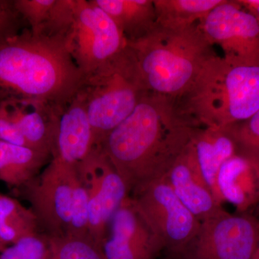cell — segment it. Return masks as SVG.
Here are the masks:
<instances>
[{
	"label": "cell",
	"mask_w": 259,
	"mask_h": 259,
	"mask_svg": "<svg viewBox=\"0 0 259 259\" xmlns=\"http://www.w3.org/2000/svg\"><path fill=\"white\" fill-rule=\"evenodd\" d=\"M94 148L93 130L79 91L56 116L52 158L77 165Z\"/></svg>",
	"instance_id": "5bb4252c"
},
{
	"label": "cell",
	"mask_w": 259,
	"mask_h": 259,
	"mask_svg": "<svg viewBox=\"0 0 259 259\" xmlns=\"http://www.w3.org/2000/svg\"><path fill=\"white\" fill-rule=\"evenodd\" d=\"M10 116L28 148L52 156L56 116L61 111L42 105L6 102Z\"/></svg>",
	"instance_id": "e0dca14e"
},
{
	"label": "cell",
	"mask_w": 259,
	"mask_h": 259,
	"mask_svg": "<svg viewBox=\"0 0 259 259\" xmlns=\"http://www.w3.org/2000/svg\"><path fill=\"white\" fill-rule=\"evenodd\" d=\"M27 28L13 0H0V48Z\"/></svg>",
	"instance_id": "4316f807"
},
{
	"label": "cell",
	"mask_w": 259,
	"mask_h": 259,
	"mask_svg": "<svg viewBox=\"0 0 259 259\" xmlns=\"http://www.w3.org/2000/svg\"><path fill=\"white\" fill-rule=\"evenodd\" d=\"M175 100L180 115L196 128L240 123L259 110V65L232 64L215 54Z\"/></svg>",
	"instance_id": "3957f363"
},
{
	"label": "cell",
	"mask_w": 259,
	"mask_h": 259,
	"mask_svg": "<svg viewBox=\"0 0 259 259\" xmlns=\"http://www.w3.org/2000/svg\"><path fill=\"white\" fill-rule=\"evenodd\" d=\"M76 167L88 191L90 236L102 246L112 218L130 190L100 147L94 148Z\"/></svg>",
	"instance_id": "30bf717a"
},
{
	"label": "cell",
	"mask_w": 259,
	"mask_h": 259,
	"mask_svg": "<svg viewBox=\"0 0 259 259\" xmlns=\"http://www.w3.org/2000/svg\"><path fill=\"white\" fill-rule=\"evenodd\" d=\"M113 20L127 41L146 36L157 26L153 0H93Z\"/></svg>",
	"instance_id": "ac0fdd59"
},
{
	"label": "cell",
	"mask_w": 259,
	"mask_h": 259,
	"mask_svg": "<svg viewBox=\"0 0 259 259\" xmlns=\"http://www.w3.org/2000/svg\"><path fill=\"white\" fill-rule=\"evenodd\" d=\"M51 159L48 153L0 141V181L18 190L36 177Z\"/></svg>",
	"instance_id": "d6986e66"
},
{
	"label": "cell",
	"mask_w": 259,
	"mask_h": 259,
	"mask_svg": "<svg viewBox=\"0 0 259 259\" xmlns=\"http://www.w3.org/2000/svg\"><path fill=\"white\" fill-rule=\"evenodd\" d=\"M224 0H153L157 25L180 29L198 24Z\"/></svg>",
	"instance_id": "ffe728a7"
},
{
	"label": "cell",
	"mask_w": 259,
	"mask_h": 259,
	"mask_svg": "<svg viewBox=\"0 0 259 259\" xmlns=\"http://www.w3.org/2000/svg\"><path fill=\"white\" fill-rule=\"evenodd\" d=\"M65 236L92 238L89 227L88 191L80 179L79 173L74 186L71 220Z\"/></svg>",
	"instance_id": "d4e9b609"
},
{
	"label": "cell",
	"mask_w": 259,
	"mask_h": 259,
	"mask_svg": "<svg viewBox=\"0 0 259 259\" xmlns=\"http://www.w3.org/2000/svg\"><path fill=\"white\" fill-rule=\"evenodd\" d=\"M77 177L76 164L53 158L36 177L13 190L28 201L42 233L50 237L66 235Z\"/></svg>",
	"instance_id": "ba28073f"
},
{
	"label": "cell",
	"mask_w": 259,
	"mask_h": 259,
	"mask_svg": "<svg viewBox=\"0 0 259 259\" xmlns=\"http://www.w3.org/2000/svg\"><path fill=\"white\" fill-rule=\"evenodd\" d=\"M0 141L28 148L23 135L12 120L6 102H0Z\"/></svg>",
	"instance_id": "83f0119b"
},
{
	"label": "cell",
	"mask_w": 259,
	"mask_h": 259,
	"mask_svg": "<svg viewBox=\"0 0 259 259\" xmlns=\"http://www.w3.org/2000/svg\"><path fill=\"white\" fill-rule=\"evenodd\" d=\"M49 259H106L102 246L92 238L50 237Z\"/></svg>",
	"instance_id": "7402d4cb"
},
{
	"label": "cell",
	"mask_w": 259,
	"mask_h": 259,
	"mask_svg": "<svg viewBox=\"0 0 259 259\" xmlns=\"http://www.w3.org/2000/svg\"><path fill=\"white\" fill-rule=\"evenodd\" d=\"M253 259H259V250H257L256 253H255L254 258Z\"/></svg>",
	"instance_id": "f546056e"
},
{
	"label": "cell",
	"mask_w": 259,
	"mask_h": 259,
	"mask_svg": "<svg viewBox=\"0 0 259 259\" xmlns=\"http://www.w3.org/2000/svg\"><path fill=\"white\" fill-rule=\"evenodd\" d=\"M56 2V0H13L15 8L35 35L41 33L50 18Z\"/></svg>",
	"instance_id": "484cf974"
},
{
	"label": "cell",
	"mask_w": 259,
	"mask_h": 259,
	"mask_svg": "<svg viewBox=\"0 0 259 259\" xmlns=\"http://www.w3.org/2000/svg\"><path fill=\"white\" fill-rule=\"evenodd\" d=\"M130 197L163 248L182 254L197 236L201 223L177 197L166 177L138 187Z\"/></svg>",
	"instance_id": "52a82bcc"
},
{
	"label": "cell",
	"mask_w": 259,
	"mask_h": 259,
	"mask_svg": "<svg viewBox=\"0 0 259 259\" xmlns=\"http://www.w3.org/2000/svg\"><path fill=\"white\" fill-rule=\"evenodd\" d=\"M85 79L58 35H35L27 28L0 48V102L61 111Z\"/></svg>",
	"instance_id": "7a4b0ae2"
},
{
	"label": "cell",
	"mask_w": 259,
	"mask_h": 259,
	"mask_svg": "<svg viewBox=\"0 0 259 259\" xmlns=\"http://www.w3.org/2000/svg\"><path fill=\"white\" fill-rule=\"evenodd\" d=\"M42 33L64 40L85 77L127 47V40L93 0H56Z\"/></svg>",
	"instance_id": "5b68a950"
},
{
	"label": "cell",
	"mask_w": 259,
	"mask_h": 259,
	"mask_svg": "<svg viewBox=\"0 0 259 259\" xmlns=\"http://www.w3.org/2000/svg\"><path fill=\"white\" fill-rule=\"evenodd\" d=\"M238 153L259 163V110L248 120L228 127Z\"/></svg>",
	"instance_id": "cb8c5ba5"
},
{
	"label": "cell",
	"mask_w": 259,
	"mask_h": 259,
	"mask_svg": "<svg viewBox=\"0 0 259 259\" xmlns=\"http://www.w3.org/2000/svg\"><path fill=\"white\" fill-rule=\"evenodd\" d=\"M258 20V23H259V20Z\"/></svg>",
	"instance_id": "4dcf8cb0"
},
{
	"label": "cell",
	"mask_w": 259,
	"mask_h": 259,
	"mask_svg": "<svg viewBox=\"0 0 259 259\" xmlns=\"http://www.w3.org/2000/svg\"><path fill=\"white\" fill-rule=\"evenodd\" d=\"M50 256V238L42 233L22 238L0 253V259H49Z\"/></svg>",
	"instance_id": "603a6c76"
},
{
	"label": "cell",
	"mask_w": 259,
	"mask_h": 259,
	"mask_svg": "<svg viewBox=\"0 0 259 259\" xmlns=\"http://www.w3.org/2000/svg\"><path fill=\"white\" fill-rule=\"evenodd\" d=\"M211 45L232 64L259 65V23L238 1L224 0L198 23Z\"/></svg>",
	"instance_id": "8fae6325"
},
{
	"label": "cell",
	"mask_w": 259,
	"mask_h": 259,
	"mask_svg": "<svg viewBox=\"0 0 259 259\" xmlns=\"http://www.w3.org/2000/svg\"><path fill=\"white\" fill-rule=\"evenodd\" d=\"M258 250H259V246H258Z\"/></svg>",
	"instance_id": "1f68e13d"
},
{
	"label": "cell",
	"mask_w": 259,
	"mask_h": 259,
	"mask_svg": "<svg viewBox=\"0 0 259 259\" xmlns=\"http://www.w3.org/2000/svg\"><path fill=\"white\" fill-rule=\"evenodd\" d=\"M195 129L180 115L175 99L148 92L99 147L131 194L138 187L166 176Z\"/></svg>",
	"instance_id": "6da1fadb"
},
{
	"label": "cell",
	"mask_w": 259,
	"mask_h": 259,
	"mask_svg": "<svg viewBox=\"0 0 259 259\" xmlns=\"http://www.w3.org/2000/svg\"><path fill=\"white\" fill-rule=\"evenodd\" d=\"M148 93L127 47L87 76L80 94L86 105L95 147L100 146Z\"/></svg>",
	"instance_id": "8992f818"
},
{
	"label": "cell",
	"mask_w": 259,
	"mask_h": 259,
	"mask_svg": "<svg viewBox=\"0 0 259 259\" xmlns=\"http://www.w3.org/2000/svg\"><path fill=\"white\" fill-rule=\"evenodd\" d=\"M218 199L240 213L259 204V163L236 153L221 167L216 180Z\"/></svg>",
	"instance_id": "9a60e30c"
},
{
	"label": "cell",
	"mask_w": 259,
	"mask_h": 259,
	"mask_svg": "<svg viewBox=\"0 0 259 259\" xmlns=\"http://www.w3.org/2000/svg\"><path fill=\"white\" fill-rule=\"evenodd\" d=\"M8 246V245L5 244L4 242H3V241H2L1 239H0V253H1V252L3 251V250H5V248H6Z\"/></svg>",
	"instance_id": "f1b7e54d"
},
{
	"label": "cell",
	"mask_w": 259,
	"mask_h": 259,
	"mask_svg": "<svg viewBox=\"0 0 259 259\" xmlns=\"http://www.w3.org/2000/svg\"><path fill=\"white\" fill-rule=\"evenodd\" d=\"M259 246V221L223 210L202 221L182 255L185 259H253Z\"/></svg>",
	"instance_id": "9c48e42d"
},
{
	"label": "cell",
	"mask_w": 259,
	"mask_h": 259,
	"mask_svg": "<svg viewBox=\"0 0 259 259\" xmlns=\"http://www.w3.org/2000/svg\"></svg>",
	"instance_id": "d6a6232c"
},
{
	"label": "cell",
	"mask_w": 259,
	"mask_h": 259,
	"mask_svg": "<svg viewBox=\"0 0 259 259\" xmlns=\"http://www.w3.org/2000/svg\"><path fill=\"white\" fill-rule=\"evenodd\" d=\"M42 233L37 218L16 198L0 194V239L7 245Z\"/></svg>",
	"instance_id": "44dd1931"
},
{
	"label": "cell",
	"mask_w": 259,
	"mask_h": 259,
	"mask_svg": "<svg viewBox=\"0 0 259 259\" xmlns=\"http://www.w3.org/2000/svg\"><path fill=\"white\" fill-rule=\"evenodd\" d=\"M127 47L148 91L174 99L215 54L198 24L180 29L157 25L142 38L127 41Z\"/></svg>",
	"instance_id": "277c9868"
},
{
	"label": "cell",
	"mask_w": 259,
	"mask_h": 259,
	"mask_svg": "<svg viewBox=\"0 0 259 259\" xmlns=\"http://www.w3.org/2000/svg\"><path fill=\"white\" fill-rule=\"evenodd\" d=\"M102 248L106 259H155L163 247L129 196L112 218Z\"/></svg>",
	"instance_id": "7c38bea8"
},
{
	"label": "cell",
	"mask_w": 259,
	"mask_h": 259,
	"mask_svg": "<svg viewBox=\"0 0 259 259\" xmlns=\"http://www.w3.org/2000/svg\"><path fill=\"white\" fill-rule=\"evenodd\" d=\"M191 145L201 175L218 203L221 204L218 199L216 180L225 162L238 153L234 139L228 127H199L194 131Z\"/></svg>",
	"instance_id": "2e32d148"
},
{
	"label": "cell",
	"mask_w": 259,
	"mask_h": 259,
	"mask_svg": "<svg viewBox=\"0 0 259 259\" xmlns=\"http://www.w3.org/2000/svg\"><path fill=\"white\" fill-rule=\"evenodd\" d=\"M166 177L177 197L199 222L225 210L199 172L191 141L170 167Z\"/></svg>",
	"instance_id": "4fadbf2b"
}]
</instances>
